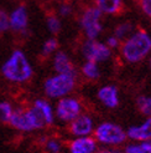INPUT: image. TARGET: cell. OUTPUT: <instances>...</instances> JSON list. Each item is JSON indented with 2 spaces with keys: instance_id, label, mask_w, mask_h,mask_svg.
<instances>
[{
  "instance_id": "obj_1",
  "label": "cell",
  "mask_w": 151,
  "mask_h": 153,
  "mask_svg": "<svg viewBox=\"0 0 151 153\" xmlns=\"http://www.w3.org/2000/svg\"><path fill=\"white\" fill-rule=\"evenodd\" d=\"M151 50V37L145 31L135 33L122 48V53L129 62H138L142 60Z\"/></svg>"
},
{
  "instance_id": "obj_2",
  "label": "cell",
  "mask_w": 151,
  "mask_h": 153,
  "mask_svg": "<svg viewBox=\"0 0 151 153\" xmlns=\"http://www.w3.org/2000/svg\"><path fill=\"white\" fill-rule=\"evenodd\" d=\"M3 74L7 80L24 82L32 76V68L24 53L16 50L3 66Z\"/></svg>"
},
{
  "instance_id": "obj_3",
  "label": "cell",
  "mask_w": 151,
  "mask_h": 153,
  "mask_svg": "<svg viewBox=\"0 0 151 153\" xmlns=\"http://www.w3.org/2000/svg\"><path fill=\"white\" fill-rule=\"evenodd\" d=\"M76 74H59L45 82V91L50 97H62L74 87Z\"/></svg>"
},
{
  "instance_id": "obj_4",
  "label": "cell",
  "mask_w": 151,
  "mask_h": 153,
  "mask_svg": "<svg viewBox=\"0 0 151 153\" xmlns=\"http://www.w3.org/2000/svg\"><path fill=\"white\" fill-rule=\"evenodd\" d=\"M95 138L104 144H120L126 140V133L118 125L105 122L97 127Z\"/></svg>"
},
{
  "instance_id": "obj_5",
  "label": "cell",
  "mask_w": 151,
  "mask_h": 153,
  "mask_svg": "<svg viewBox=\"0 0 151 153\" xmlns=\"http://www.w3.org/2000/svg\"><path fill=\"white\" fill-rule=\"evenodd\" d=\"M100 16H102V11L98 7H89L83 14L81 19V25L86 30V34L89 40H94L102 31V25L99 22Z\"/></svg>"
},
{
  "instance_id": "obj_6",
  "label": "cell",
  "mask_w": 151,
  "mask_h": 153,
  "mask_svg": "<svg viewBox=\"0 0 151 153\" xmlns=\"http://www.w3.org/2000/svg\"><path fill=\"white\" fill-rule=\"evenodd\" d=\"M83 56L88 61L98 62V61H104L110 56V49L102 42H98L95 40L87 41L82 48Z\"/></svg>"
},
{
  "instance_id": "obj_7",
  "label": "cell",
  "mask_w": 151,
  "mask_h": 153,
  "mask_svg": "<svg viewBox=\"0 0 151 153\" xmlns=\"http://www.w3.org/2000/svg\"><path fill=\"white\" fill-rule=\"evenodd\" d=\"M81 105L74 98H62L57 105V116L62 121H73L79 116Z\"/></svg>"
},
{
  "instance_id": "obj_8",
  "label": "cell",
  "mask_w": 151,
  "mask_h": 153,
  "mask_svg": "<svg viewBox=\"0 0 151 153\" xmlns=\"http://www.w3.org/2000/svg\"><path fill=\"white\" fill-rule=\"evenodd\" d=\"M93 131V121L88 116H78L71 123V132L76 136H87Z\"/></svg>"
},
{
  "instance_id": "obj_9",
  "label": "cell",
  "mask_w": 151,
  "mask_h": 153,
  "mask_svg": "<svg viewBox=\"0 0 151 153\" xmlns=\"http://www.w3.org/2000/svg\"><path fill=\"white\" fill-rule=\"evenodd\" d=\"M97 149V144L93 138L82 136L79 138L74 140L70 144L71 153H94Z\"/></svg>"
},
{
  "instance_id": "obj_10",
  "label": "cell",
  "mask_w": 151,
  "mask_h": 153,
  "mask_svg": "<svg viewBox=\"0 0 151 153\" xmlns=\"http://www.w3.org/2000/svg\"><path fill=\"white\" fill-rule=\"evenodd\" d=\"M128 137L135 141H150L151 140V117L147 118L141 126H133L128 131Z\"/></svg>"
},
{
  "instance_id": "obj_11",
  "label": "cell",
  "mask_w": 151,
  "mask_h": 153,
  "mask_svg": "<svg viewBox=\"0 0 151 153\" xmlns=\"http://www.w3.org/2000/svg\"><path fill=\"white\" fill-rule=\"evenodd\" d=\"M9 122L18 129H21V131H32L34 126L31 123V121L29 118L27 111L24 112L21 110H18L15 112H11Z\"/></svg>"
},
{
  "instance_id": "obj_12",
  "label": "cell",
  "mask_w": 151,
  "mask_h": 153,
  "mask_svg": "<svg viewBox=\"0 0 151 153\" xmlns=\"http://www.w3.org/2000/svg\"><path fill=\"white\" fill-rule=\"evenodd\" d=\"M99 100L109 108H114L119 105V97H118V90L114 86H105L102 87L98 92Z\"/></svg>"
},
{
  "instance_id": "obj_13",
  "label": "cell",
  "mask_w": 151,
  "mask_h": 153,
  "mask_svg": "<svg viewBox=\"0 0 151 153\" xmlns=\"http://www.w3.org/2000/svg\"><path fill=\"white\" fill-rule=\"evenodd\" d=\"M27 25V13L24 6H20L10 16V26L15 31H21Z\"/></svg>"
},
{
  "instance_id": "obj_14",
  "label": "cell",
  "mask_w": 151,
  "mask_h": 153,
  "mask_svg": "<svg viewBox=\"0 0 151 153\" xmlns=\"http://www.w3.org/2000/svg\"><path fill=\"white\" fill-rule=\"evenodd\" d=\"M55 68L59 74H74V68L71 64V60L65 52H57L55 57Z\"/></svg>"
},
{
  "instance_id": "obj_15",
  "label": "cell",
  "mask_w": 151,
  "mask_h": 153,
  "mask_svg": "<svg viewBox=\"0 0 151 153\" xmlns=\"http://www.w3.org/2000/svg\"><path fill=\"white\" fill-rule=\"evenodd\" d=\"M98 9L105 14H115L122 9V0H95Z\"/></svg>"
},
{
  "instance_id": "obj_16",
  "label": "cell",
  "mask_w": 151,
  "mask_h": 153,
  "mask_svg": "<svg viewBox=\"0 0 151 153\" xmlns=\"http://www.w3.org/2000/svg\"><path fill=\"white\" fill-rule=\"evenodd\" d=\"M27 114H29V118L34 126V129L35 128H42L45 125H46V120H45L42 112L40 111V108H37L36 106H34L31 110H29Z\"/></svg>"
},
{
  "instance_id": "obj_17",
  "label": "cell",
  "mask_w": 151,
  "mask_h": 153,
  "mask_svg": "<svg viewBox=\"0 0 151 153\" xmlns=\"http://www.w3.org/2000/svg\"><path fill=\"white\" fill-rule=\"evenodd\" d=\"M35 106L37 107V108H40V111L42 112L45 120H46V123L51 125L52 122H54V113H52L51 106L43 100H37L35 102Z\"/></svg>"
},
{
  "instance_id": "obj_18",
  "label": "cell",
  "mask_w": 151,
  "mask_h": 153,
  "mask_svg": "<svg viewBox=\"0 0 151 153\" xmlns=\"http://www.w3.org/2000/svg\"><path fill=\"white\" fill-rule=\"evenodd\" d=\"M124 153H151V142L144 141L139 144H130Z\"/></svg>"
},
{
  "instance_id": "obj_19",
  "label": "cell",
  "mask_w": 151,
  "mask_h": 153,
  "mask_svg": "<svg viewBox=\"0 0 151 153\" xmlns=\"http://www.w3.org/2000/svg\"><path fill=\"white\" fill-rule=\"evenodd\" d=\"M83 74H84L88 79H92V80L99 77V68L97 66V62L88 61V62L83 66Z\"/></svg>"
},
{
  "instance_id": "obj_20",
  "label": "cell",
  "mask_w": 151,
  "mask_h": 153,
  "mask_svg": "<svg viewBox=\"0 0 151 153\" xmlns=\"http://www.w3.org/2000/svg\"><path fill=\"white\" fill-rule=\"evenodd\" d=\"M138 107L139 110L147 116H151V97H146V96H140L138 98Z\"/></svg>"
},
{
  "instance_id": "obj_21",
  "label": "cell",
  "mask_w": 151,
  "mask_h": 153,
  "mask_svg": "<svg viewBox=\"0 0 151 153\" xmlns=\"http://www.w3.org/2000/svg\"><path fill=\"white\" fill-rule=\"evenodd\" d=\"M11 106L6 102L0 103V121L3 122H9L10 114H11Z\"/></svg>"
},
{
  "instance_id": "obj_22",
  "label": "cell",
  "mask_w": 151,
  "mask_h": 153,
  "mask_svg": "<svg viewBox=\"0 0 151 153\" xmlns=\"http://www.w3.org/2000/svg\"><path fill=\"white\" fill-rule=\"evenodd\" d=\"M131 29L133 26L129 24V22H123L122 25H119L115 30V37L117 39H123L124 36L128 35V33H130L131 31Z\"/></svg>"
},
{
  "instance_id": "obj_23",
  "label": "cell",
  "mask_w": 151,
  "mask_h": 153,
  "mask_svg": "<svg viewBox=\"0 0 151 153\" xmlns=\"http://www.w3.org/2000/svg\"><path fill=\"white\" fill-rule=\"evenodd\" d=\"M57 49V40L56 39H50L46 41V44L43 45L42 53L43 55H50L51 52H54Z\"/></svg>"
},
{
  "instance_id": "obj_24",
  "label": "cell",
  "mask_w": 151,
  "mask_h": 153,
  "mask_svg": "<svg viewBox=\"0 0 151 153\" xmlns=\"http://www.w3.org/2000/svg\"><path fill=\"white\" fill-rule=\"evenodd\" d=\"M47 26L48 29L51 30L52 33H58L59 31V29H61V22H59V20L55 16H50L47 19Z\"/></svg>"
},
{
  "instance_id": "obj_25",
  "label": "cell",
  "mask_w": 151,
  "mask_h": 153,
  "mask_svg": "<svg viewBox=\"0 0 151 153\" xmlns=\"http://www.w3.org/2000/svg\"><path fill=\"white\" fill-rule=\"evenodd\" d=\"M9 25H10V20L7 18L6 13L4 10H0V33L9 29Z\"/></svg>"
},
{
  "instance_id": "obj_26",
  "label": "cell",
  "mask_w": 151,
  "mask_h": 153,
  "mask_svg": "<svg viewBox=\"0 0 151 153\" xmlns=\"http://www.w3.org/2000/svg\"><path fill=\"white\" fill-rule=\"evenodd\" d=\"M47 149L51 151L52 153H58L59 149H61V146H59V143L56 141H48L47 142Z\"/></svg>"
},
{
  "instance_id": "obj_27",
  "label": "cell",
  "mask_w": 151,
  "mask_h": 153,
  "mask_svg": "<svg viewBox=\"0 0 151 153\" xmlns=\"http://www.w3.org/2000/svg\"><path fill=\"white\" fill-rule=\"evenodd\" d=\"M141 7L146 15L151 16V0H141Z\"/></svg>"
},
{
  "instance_id": "obj_28",
  "label": "cell",
  "mask_w": 151,
  "mask_h": 153,
  "mask_svg": "<svg viewBox=\"0 0 151 153\" xmlns=\"http://www.w3.org/2000/svg\"><path fill=\"white\" fill-rule=\"evenodd\" d=\"M107 42H108L109 48H117L118 46V39L117 37H109V39L107 40Z\"/></svg>"
},
{
  "instance_id": "obj_29",
  "label": "cell",
  "mask_w": 151,
  "mask_h": 153,
  "mask_svg": "<svg viewBox=\"0 0 151 153\" xmlns=\"http://www.w3.org/2000/svg\"><path fill=\"white\" fill-rule=\"evenodd\" d=\"M59 11H61L62 15H65V16H66V15H68L71 13V7L68 5H63V6H61V10H59Z\"/></svg>"
},
{
  "instance_id": "obj_30",
  "label": "cell",
  "mask_w": 151,
  "mask_h": 153,
  "mask_svg": "<svg viewBox=\"0 0 151 153\" xmlns=\"http://www.w3.org/2000/svg\"><path fill=\"white\" fill-rule=\"evenodd\" d=\"M97 153H124V152L120 151V149H103V151H99Z\"/></svg>"
},
{
  "instance_id": "obj_31",
  "label": "cell",
  "mask_w": 151,
  "mask_h": 153,
  "mask_svg": "<svg viewBox=\"0 0 151 153\" xmlns=\"http://www.w3.org/2000/svg\"><path fill=\"white\" fill-rule=\"evenodd\" d=\"M150 66H151V60H150Z\"/></svg>"
}]
</instances>
